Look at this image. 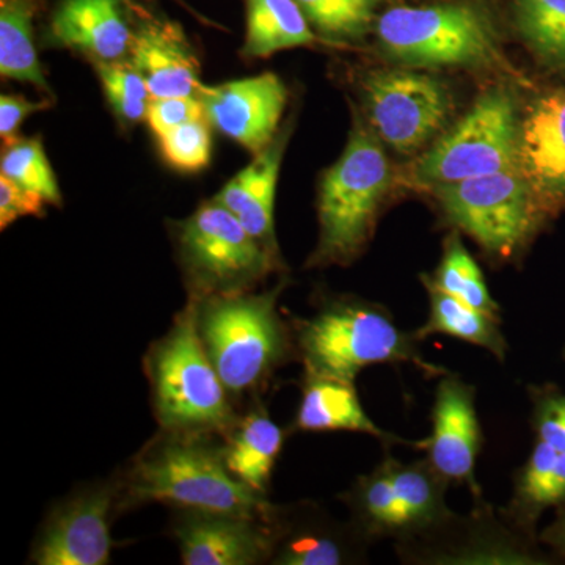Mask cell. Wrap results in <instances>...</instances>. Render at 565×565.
Masks as SVG:
<instances>
[{"label": "cell", "instance_id": "cell-1", "mask_svg": "<svg viewBox=\"0 0 565 565\" xmlns=\"http://www.w3.org/2000/svg\"><path fill=\"white\" fill-rule=\"evenodd\" d=\"M126 500L159 501L184 511L266 519L270 505L263 493L237 479L221 449L202 435L172 434L137 457Z\"/></svg>", "mask_w": 565, "mask_h": 565}, {"label": "cell", "instance_id": "cell-2", "mask_svg": "<svg viewBox=\"0 0 565 565\" xmlns=\"http://www.w3.org/2000/svg\"><path fill=\"white\" fill-rule=\"evenodd\" d=\"M377 36L396 61L424 68L503 65L492 14L475 0L394 7L381 14Z\"/></svg>", "mask_w": 565, "mask_h": 565}, {"label": "cell", "instance_id": "cell-3", "mask_svg": "<svg viewBox=\"0 0 565 565\" xmlns=\"http://www.w3.org/2000/svg\"><path fill=\"white\" fill-rule=\"evenodd\" d=\"M156 416L172 434L203 435L234 424L228 392L215 371L199 329L195 305L174 321L147 359Z\"/></svg>", "mask_w": 565, "mask_h": 565}, {"label": "cell", "instance_id": "cell-4", "mask_svg": "<svg viewBox=\"0 0 565 565\" xmlns=\"http://www.w3.org/2000/svg\"><path fill=\"white\" fill-rule=\"evenodd\" d=\"M388 184V158L373 132L356 120L343 154L322 174L319 243L311 264H345L359 255Z\"/></svg>", "mask_w": 565, "mask_h": 565}, {"label": "cell", "instance_id": "cell-5", "mask_svg": "<svg viewBox=\"0 0 565 565\" xmlns=\"http://www.w3.org/2000/svg\"><path fill=\"white\" fill-rule=\"evenodd\" d=\"M281 286L263 294H222L195 300L196 329L230 394L263 384L285 355L277 315Z\"/></svg>", "mask_w": 565, "mask_h": 565}, {"label": "cell", "instance_id": "cell-6", "mask_svg": "<svg viewBox=\"0 0 565 565\" xmlns=\"http://www.w3.org/2000/svg\"><path fill=\"white\" fill-rule=\"evenodd\" d=\"M177 244L195 300L245 292L278 259L214 199L178 225Z\"/></svg>", "mask_w": 565, "mask_h": 565}, {"label": "cell", "instance_id": "cell-7", "mask_svg": "<svg viewBox=\"0 0 565 565\" xmlns=\"http://www.w3.org/2000/svg\"><path fill=\"white\" fill-rule=\"evenodd\" d=\"M308 374L355 381L370 364L416 360L414 344L381 311L359 303H333L299 334Z\"/></svg>", "mask_w": 565, "mask_h": 565}, {"label": "cell", "instance_id": "cell-8", "mask_svg": "<svg viewBox=\"0 0 565 565\" xmlns=\"http://www.w3.org/2000/svg\"><path fill=\"white\" fill-rule=\"evenodd\" d=\"M520 154L519 120L508 92L482 96L415 166L416 180L448 184L514 169Z\"/></svg>", "mask_w": 565, "mask_h": 565}, {"label": "cell", "instance_id": "cell-9", "mask_svg": "<svg viewBox=\"0 0 565 565\" xmlns=\"http://www.w3.org/2000/svg\"><path fill=\"white\" fill-rule=\"evenodd\" d=\"M449 221L487 250L509 255L526 239L534 223L530 185L516 169L435 184Z\"/></svg>", "mask_w": 565, "mask_h": 565}, {"label": "cell", "instance_id": "cell-10", "mask_svg": "<svg viewBox=\"0 0 565 565\" xmlns=\"http://www.w3.org/2000/svg\"><path fill=\"white\" fill-rule=\"evenodd\" d=\"M363 93L374 131L403 154L422 150L452 110L444 82L416 71H375L364 79Z\"/></svg>", "mask_w": 565, "mask_h": 565}, {"label": "cell", "instance_id": "cell-11", "mask_svg": "<svg viewBox=\"0 0 565 565\" xmlns=\"http://www.w3.org/2000/svg\"><path fill=\"white\" fill-rule=\"evenodd\" d=\"M199 96L212 128L256 156L280 131L288 92L277 74L263 73L203 87Z\"/></svg>", "mask_w": 565, "mask_h": 565}, {"label": "cell", "instance_id": "cell-12", "mask_svg": "<svg viewBox=\"0 0 565 565\" xmlns=\"http://www.w3.org/2000/svg\"><path fill=\"white\" fill-rule=\"evenodd\" d=\"M118 493L103 486L77 494L52 514L36 542L33 563L40 565H106L115 548L110 515Z\"/></svg>", "mask_w": 565, "mask_h": 565}, {"label": "cell", "instance_id": "cell-13", "mask_svg": "<svg viewBox=\"0 0 565 565\" xmlns=\"http://www.w3.org/2000/svg\"><path fill=\"white\" fill-rule=\"evenodd\" d=\"M256 516L184 511L173 527L185 565H253L274 548L273 531Z\"/></svg>", "mask_w": 565, "mask_h": 565}, {"label": "cell", "instance_id": "cell-14", "mask_svg": "<svg viewBox=\"0 0 565 565\" xmlns=\"http://www.w3.org/2000/svg\"><path fill=\"white\" fill-rule=\"evenodd\" d=\"M134 33L122 0H61L51 14L52 43L92 63L128 61Z\"/></svg>", "mask_w": 565, "mask_h": 565}, {"label": "cell", "instance_id": "cell-15", "mask_svg": "<svg viewBox=\"0 0 565 565\" xmlns=\"http://www.w3.org/2000/svg\"><path fill=\"white\" fill-rule=\"evenodd\" d=\"M129 61L147 81L151 98L199 96L203 90L199 61L173 22L141 21L134 33Z\"/></svg>", "mask_w": 565, "mask_h": 565}, {"label": "cell", "instance_id": "cell-16", "mask_svg": "<svg viewBox=\"0 0 565 565\" xmlns=\"http://www.w3.org/2000/svg\"><path fill=\"white\" fill-rule=\"evenodd\" d=\"M427 448L430 467L441 478L475 482L479 424L471 386L455 379H446L438 385L433 437Z\"/></svg>", "mask_w": 565, "mask_h": 565}, {"label": "cell", "instance_id": "cell-17", "mask_svg": "<svg viewBox=\"0 0 565 565\" xmlns=\"http://www.w3.org/2000/svg\"><path fill=\"white\" fill-rule=\"evenodd\" d=\"M291 128L280 129L273 143L255 156L250 166L223 185L215 202L232 211L255 239L278 256L274 207L278 174Z\"/></svg>", "mask_w": 565, "mask_h": 565}, {"label": "cell", "instance_id": "cell-18", "mask_svg": "<svg viewBox=\"0 0 565 565\" xmlns=\"http://www.w3.org/2000/svg\"><path fill=\"white\" fill-rule=\"evenodd\" d=\"M520 156L539 185L565 192V88L535 104L520 132Z\"/></svg>", "mask_w": 565, "mask_h": 565}, {"label": "cell", "instance_id": "cell-19", "mask_svg": "<svg viewBox=\"0 0 565 565\" xmlns=\"http://www.w3.org/2000/svg\"><path fill=\"white\" fill-rule=\"evenodd\" d=\"M296 424L307 433L351 430L374 437H388L364 414L351 382L322 375H307Z\"/></svg>", "mask_w": 565, "mask_h": 565}, {"label": "cell", "instance_id": "cell-20", "mask_svg": "<svg viewBox=\"0 0 565 565\" xmlns=\"http://www.w3.org/2000/svg\"><path fill=\"white\" fill-rule=\"evenodd\" d=\"M315 43L319 36L296 0H245L244 57L266 58Z\"/></svg>", "mask_w": 565, "mask_h": 565}, {"label": "cell", "instance_id": "cell-21", "mask_svg": "<svg viewBox=\"0 0 565 565\" xmlns=\"http://www.w3.org/2000/svg\"><path fill=\"white\" fill-rule=\"evenodd\" d=\"M285 434L263 411L233 424L222 449L226 467L237 479L264 493L282 448Z\"/></svg>", "mask_w": 565, "mask_h": 565}, {"label": "cell", "instance_id": "cell-22", "mask_svg": "<svg viewBox=\"0 0 565 565\" xmlns=\"http://www.w3.org/2000/svg\"><path fill=\"white\" fill-rule=\"evenodd\" d=\"M39 0H0V74L51 95L33 40Z\"/></svg>", "mask_w": 565, "mask_h": 565}, {"label": "cell", "instance_id": "cell-23", "mask_svg": "<svg viewBox=\"0 0 565 565\" xmlns=\"http://www.w3.org/2000/svg\"><path fill=\"white\" fill-rule=\"evenodd\" d=\"M424 280L429 291L430 313L426 326L416 333L419 338L437 333L448 334L457 340L484 348L498 359H503L508 345L497 327L498 319L441 291L427 278Z\"/></svg>", "mask_w": 565, "mask_h": 565}, {"label": "cell", "instance_id": "cell-24", "mask_svg": "<svg viewBox=\"0 0 565 565\" xmlns=\"http://www.w3.org/2000/svg\"><path fill=\"white\" fill-rule=\"evenodd\" d=\"M516 28L550 68L565 70V0H514Z\"/></svg>", "mask_w": 565, "mask_h": 565}, {"label": "cell", "instance_id": "cell-25", "mask_svg": "<svg viewBox=\"0 0 565 565\" xmlns=\"http://www.w3.org/2000/svg\"><path fill=\"white\" fill-rule=\"evenodd\" d=\"M384 465L411 525L435 522L445 514L444 498L438 484L441 476L433 467L401 465L393 460Z\"/></svg>", "mask_w": 565, "mask_h": 565}, {"label": "cell", "instance_id": "cell-26", "mask_svg": "<svg viewBox=\"0 0 565 565\" xmlns=\"http://www.w3.org/2000/svg\"><path fill=\"white\" fill-rule=\"evenodd\" d=\"M0 174L28 191L39 193L52 206H61L62 193L57 177L44 151L43 141L36 137H20L13 143L3 147Z\"/></svg>", "mask_w": 565, "mask_h": 565}, {"label": "cell", "instance_id": "cell-27", "mask_svg": "<svg viewBox=\"0 0 565 565\" xmlns=\"http://www.w3.org/2000/svg\"><path fill=\"white\" fill-rule=\"evenodd\" d=\"M429 281L449 296L498 319V305L493 302L487 289L484 277L457 237H452L446 244L444 262L438 267L434 280Z\"/></svg>", "mask_w": 565, "mask_h": 565}, {"label": "cell", "instance_id": "cell-28", "mask_svg": "<svg viewBox=\"0 0 565 565\" xmlns=\"http://www.w3.org/2000/svg\"><path fill=\"white\" fill-rule=\"evenodd\" d=\"M305 17L327 39L355 40L370 31L379 0H296Z\"/></svg>", "mask_w": 565, "mask_h": 565}, {"label": "cell", "instance_id": "cell-29", "mask_svg": "<svg viewBox=\"0 0 565 565\" xmlns=\"http://www.w3.org/2000/svg\"><path fill=\"white\" fill-rule=\"evenodd\" d=\"M104 95L115 117L122 125H136L147 118L148 104L151 102L147 81L132 65V62L93 63Z\"/></svg>", "mask_w": 565, "mask_h": 565}, {"label": "cell", "instance_id": "cell-30", "mask_svg": "<svg viewBox=\"0 0 565 565\" xmlns=\"http://www.w3.org/2000/svg\"><path fill=\"white\" fill-rule=\"evenodd\" d=\"M520 497L535 511L564 501L565 452L537 441L523 471Z\"/></svg>", "mask_w": 565, "mask_h": 565}, {"label": "cell", "instance_id": "cell-31", "mask_svg": "<svg viewBox=\"0 0 565 565\" xmlns=\"http://www.w3.org/2000/svg\"><path fill=\"white\" fill-rule=\"evenodd\" d=\"M211 128L207 118H200L156 137L162 158L180 172L206 169L212 152Z\"/></svg>", "mask_w": 565, "mask_h": 565}, {"label": "cell", "instance_id": "cell-32", "mask_svg": "<svg viewBox=\"0 0 565 565\" xmlns=\"http://www.w3.org/2000/svg\"><path fill=\"white\" fill-rule=\"evenodd\" d=\"M360 514L367 523L381 530H396L411 525L407 514L394 493L385 465L362 479L355 493Z\"/></svg>", "mask_w": 565, "mask_h": 565}, {"label": "cell", "instance_id": "cell-33", "mask_svg": "<svg viewBox=\"0 0 565 565\" xmlns=\"http://www.w3.org/2000/svg\"><path fill=\"white\" fill-rule=\"evenodd\" d=\"M344 561L343 546L330 535L319 533L294 534L278 548L274 564L337 565Z\"/></svg>", "mask_w": 565, "mask_h": 565}, {"label": "cell", "instance_id": "cell-34", "mask_svg": "<svg viewBox=\"0 0 565 565\" xmlns=\"http://www.w3.org/2000/svg\"><path fill=\"white\" fill-rule=\"evenodd\" d=\"M200 118H206L200 96H170V98H151L145 121L158 137Z\"/></svg>", "mask_w": 565, "mask_h": 565}, {"label": "cell", "instance_id": "cell-35", "mask_svg": "<svg viewBox=\"0 0 565 565\" xmlns=\"http://www.w3.org/2000/svg\"><path fill=\"white\" fill-rule=\"evenodd\" d=\"M46 200L39 193L21 188L17 182L0 174V230L22 217H43L46 214Z\"/></svg>", "mask_w": 565, "mask_h": 565}, {"label": "cell", "instance_id": "cell-36", "mask_svg": "<svg viewBox=\"0 0 565 565\" xmlns=\"http://www.w3.org/2000/svg\"><path fill=\"white\" fill-rule=\"evenodd\" d=\"M539 440L565 452V396L550 394L539 404L535 415Z\"/></svg>", "mask_w": 565, "mask_h": 565}, {"label": "cell", "instance_id": "cell-37", "mask_svg": "<svg viewBox=\"0 0 565 565\" xmlns=\"http://www.w3.org/2000/svg\"><path fill=\"white\" fill-rule=\"evenodd\" d=\"M50 102H31L21 95H2L0 98V137H2L3 147L13 143L20 139L22 122L28 120L31 115L47 109Z\"/></svg>", "mask_w": 565, "mask_h": 565}, {"label": "cell", "instance_id": "cell-38", "mask_svg": "<svg viewBox=\"0 0 565 565\" xmlns=\"http://www.w3.org/2000/svg\"><path fill=\"white\" fill-rule=\"evenodd\" d=\"M544 539L550 545L563 552L565 555V514L553 523L548 530L545 531Z\"/></svg>", "mask_w": 565, "mask_h": 565}, {"label": "cell", "instance_id": "cell-39", "mask_svg": "<svg viewBox=\"0 0 565 565\" xmlns=\"http://www.w3.org/2000/svg\"><path fill=\"white\" fill-rule=\"evenodd\" d=\"M177 2L184 3V2H182V0H177Z\"/></svg>", "mask_w": 565, "mask_h": 565}]
</instances>
